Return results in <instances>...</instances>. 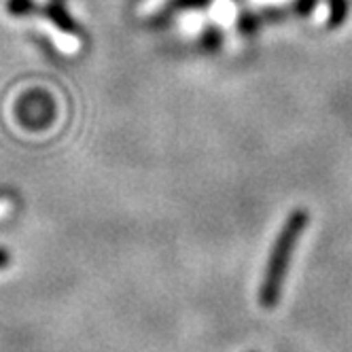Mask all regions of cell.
Returning a JSON list of instances; mask_svg holds the SVG:
<instances>
[{"label":"cell","mask_w":352,"mask_h":352,"mask_svg":"<svg viewBox=\"0 0 352 352\" xmlns=\"http://www.w3.org/2000/svg\"><path fill=\"white\" fill-rule=\"evenodd\" d=\"M9 265V255L5 253V250H0V270Z\"/></svg>","instance_id":"obj_4"},{"label":"cell","mask_w":352,"mask_h":352,"mask_svg":"<svg viewBox=\"0 0 352 352\" xmlns=\"http://www.w3.org/2000/svg\"><path fill=\"white\" fill-rule=\"evenodd\" d=\"M9 206H11V199H9L7 195H3V197H0V217H3V214H7V212H9Z\"/></svg>","instance_id":"obj_3"},{"label":"cell","mask_w":352,"mask_h":352,"mask_svg":"<svg viewBox=\"0 0 352 352\" xmlns=\"http://www.w3.org/2000/svg\"><path fill=\"white\" fill-rule=\"evenodd\" d=\"M9 11L17 17H28L32 23H36L38 28H43L52 41L58 45V49L66 54L77 52L81 47V41L74 38V34L70 32L68 19L64 15H45V11H38L30 0H11L9 3Z\"/></svg>","instance_id":"obj_2"},{"label":"cell","mask_w":352,"mask_h":352,"mask_svg":"<svg viewBox=\"0 0 352 352\" xmlns=\"http://www.w3.org/2000/svg\"><path fill=\"white\" fill-rule=\"evenodd\" d=\"M306 225H308V212L295 210L289 217L278 238H276V244L270 255V263H267V270L263 276V283L259 287V306L263 310H274L278 306L280 295H283V285H285L289 263H291V255H293L301 234H304Z\"/></svg>","instance_id":"obj_1"}]
</instances>
